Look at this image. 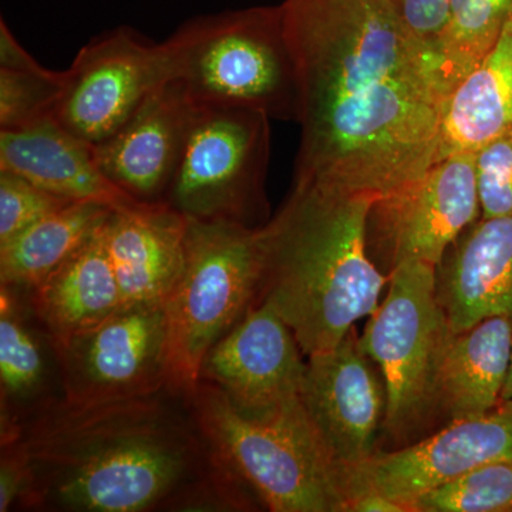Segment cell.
I'll list each match as a JSON object with an SVG mask.
<instances>
[{
	"label": "cell",
	"mask_w": 512,
	"mask_h": 512,
	"mask_svg": "<svg viewBox=\"0 0 512 512\" xmlns=\"http://www.w3.org/2000/svg\"><path fill=\"white\" fill-rule=\"evenodd\" d=\"M501 402H512V355L510 372H508L507 383H505L503 400H501Z\"/></svg>",
	"instance_id": "33"
},
{
	"label": "cell",
	"mask_w": 512,
	"mask_h": 512,
	"mask_svg": "<svg viewBox=\"0 0 512 512\" xmlns=\"http://www.w3.org/2000/svg\"><path fill=\"white\" fill-rule=\"evenodd\" d=\"M261 276V227L188 220L183 272L164 302L168 393L191 399L205 356L254 305Z\"/></svg>",
	"instance_id": "6"
},
{
	"label": "cell",
	"mask_w": 512,
	"mask_h": 512,
	"mask_svg": "<svg viewBox=\"0 0 512 512\" xmlns=\"http://www.w3.org/2000/svg\"><path fill=\"white\" fill-rule=\"evenodd\" d=\"M451 332L437 293V268L402 262L390 269L379 308L360 343L386 387L383 429L402 443L436 414V384Z\"/></svg>",
	"instance_id": "7"
},
{
	"label": "cell",
	"mask_w": 512,
	"mask_h": 512,
	"mask_svg": "<svg viewBox=\"0 0 512 512\" xmlns=\"http://www.w3.org/2000/svg\"><path fill=\"white\" fill-rule=\"evenodd\" d=\"M187 403L215 460L275 512H346V485L305 406L268 416L239 412L218 387L200 382Z\"/></svg>",
	"instance_id": "4"
},
{
	"label": "cell",
	"mask_w": 512,
	"mask_h": 512,
	"mask_svg": "<svg viewBox=\"0 0 512 512\" xmlns=\"http://www.w3.org/2000/svg\"><path fill=\"white\" fill-rule=\"evenodd\" d=\"M346 512H407L406 508L372 488L350 491Z\"/></svg>",
	"instance_id": "32"
},
{
	"label": "cell",
	"mask_w": 512,
	"mask_h": 512,
	"mask_svg": "<svg viewBox=\"0 0 512 512\" xmlns=\"http://www.w3.org/2000/svg\"><path fill=\"white\" fill-rule=\"evenodd\" d=\"M481 218L512 217V133L476 154Z\"/></svg>",
	"instance_id": "28"
},
{
	"label": "cell",
	"mask_w": 512,
	"mask_h": 512,
	"mask_svg": "<svg viewBox=\"0 0 512 512\" xmlns=\"http://www.w3.org/2000/svg\"><path fill=\"white\" fill-rule=\"evenodd\" d=\"M412 512H512V458L493 461L427 491Z\"/></svg>",
	"instance_id": "25"
},
{
	"label": "cell",
	"mask_w": 512,
	"mask_h": 512,
	"mask_svg": "<svg viewBox=\"0 0 512 512\" xmlns=\"http://www.w3.org/2000/svg\"><path fill=\"white\" fill-rule=\"evenodd\" d=\"M104 222L52 274L29 289L30 306L49 342L93 328L124 306L107 252Z\"/></svg>",
	"instance_id": "19"
},
{
	"label": "cell",
	"mask_w": 512,
	"mask_h": 512,
	"mask_svg": "<svg viewBox=\"0 0 512 512\" xmlns=\"http://www.w3.org/2000/svg\"><path fill=\"white\" fill-rule=\"evenodd\" d=\"M64 72L0 69V130H16L53 116Z\"/></svg>",
	"instance_id": "26"
},
{
	"label": "cell",
	"mask_w": 512,
	"mask_h": 512,
	"mask_svg": "<svg viewBox=\"0 0 512 512\" xmlns=\"http://www.w3.org/2000/svg\"><path fill=\"white\" fill-rule=\"evenodd\" d=\"M512 458V402L474 419L451 421L427 439L376 451L343 471L350 491L372 488L410 510L420 495L493 461Z\"/></svg>",
	"instance_id": "12"
},
{
	"label": "cell",
	"mask_w": 512,
	"mask_h": 512,
	"mask_svg": "<svg viewBox=\"0 0 512 512\" xmlns=\"http://www.w3.org/2000/svg\"><path fill=\"white\" fill-rule=\"evenodd\" d=\"M269 117L237 107L197 104L165 205L187 220L259 227L264 217Z\"/></svg>",
	"instance_id": "8"
},
{
	"label": "cell",
	"mask_w": 512,
	"mask_h": 512,
	"mask_svg": "<svg viewBox=\"0 0 512 512\" xmlns=\"http://www.w3.org/2000/svg\"><path fill=\"white\" fill-rule=\"evenodd\" d=\"M167 80L161 43L119 26L90 40L64 70L53 117L74 136L99 146Z\"/></svg>",
	"instance_id": "10"
},
{
	"label": "cell",
	"mask_w": 512,
	"mask_h": 512,
	"mask_svg": "<svg viewBox=\"0 0 512 512\" xmlns=\"http://www.w3.org/2000/svg\"><path fill=\"white\" fill-rule=\"evenodd\" d=\"M375 202L313 178H293L281 210L261 227L255 303L285 320L305 357L335 348L382 302L389 276L369 251Z\"/></svg>",
	"instance_id": "3"
},
{
	"label": "cell",
	"mask_w": 512,
	"mask_h": 512,
	"mask_svg": "<svg viewBox=\"0 0 512 512\" xmlns=\"http://www.w3.org/2000/svg\"><path fill=\"white\" fill-rule=\"evenodd\" d=\"M512 133V16L497 45L448 97L436 161Z\"/></svg>",
	"instance_id": "21"
},
{
	"label": "cell",
	"mask_w": 512,
	"mask_h": 512,
	"mask_svg": "<svg viewBox=\"0 0 512 512\" xmlns=\"http://www.w3.org/2000/svg\"><path fill=\"white\" fill-rule=\"evenodd\" d=\"M42 346L29 328L13 289L0 292V389L2 423L12 419L18 404H29L42 393L46 382Z\"/></svg>",
	"instance_id": "24"
},
{
	"label": "cell",
	"mask_w": 512,
	"mask_h": 512,
	"mask_svg": "<svg viewBox=\"0 0 512 512\" xmlns=\"http://www.w3.org/2000/svg\"><path fill=\"white\" fill-rule=\"evenodd\" d=\"M302 403L333 463L345 471L376 453L386 387L353 328L335 348L306 357Z\"/></svg>",
	"instance_id": "13"
},
{
	"label": "cell",
	"mask_w": 512,
	"mask_h": 512,
	"mask_svg": "<svg viewBox=\"0 0 512 512\" xmlns=\"http://www.w3.org/2000/svg\"><path fill=\"white\" fill-rule=\"evenodd\" d=\"M30 474L22 448L16 440L2 441L0 457V512L22 504L29 490Z\"/></svg>",
	"instance_id": "30"
},
{
	"label": "cell",
	"mask_w": 512,
	"mask_h": 512,
	"mask_svg": "<svg viewBox=\"0 0 512 512\" xmlns=\"http://www.w3.org/2000/svg\"><path fill=\"white\" fill-rule=\"evenodd\" d=\"M195 109L183 84L161 83L114 136L93 147L101 171L141 204H165Z\"/></svg>",
	"instance_id": "15"
},
{
	"label": "cell",
	"mask_w": 512,
	"mask_h": 512,
	"mask_svg": "<svg viewBox=\"0 0 512 512\" xmlns=\"http://www.w3.org/2000/svg\"><path fill=\"white\" fill-rule=\"evenodd\" d=\"M113 212L97 202H73L0 245V284L32 289L74 254Z\"/></svg>",
	"instance_id": "22"
},
{
	"label": "cell",
	"mask_w": 512,
	"mask_h": 512,
	"mask_svg": "<svg viewBox=\"0 0 512 512\" xmlns=\"http://www.w3.org/2000/svg\"><path fill=\"white\" fill-rule=\"evenodd\" d=\"M481 218L476 156L436 161L419 180L375 202L369 231L389 259L439 266L451 245Z\"/></svg>",
	"instance_id": "11"
},
{
	"label": "cell",
	"mask_w": 512,
	"mask_h": 512,
	"mask_svg": "<svg viewBox=\"0 0 512 512\" xmlns=\"http://www.w3.org/2000/svg\"><path fill=\"white\" fill-rule=\"evenodd\" d=\"M69 204L73 202L0 170V245Z\"/></svg>",
	"instance_id": "27"
},
{
	"label": "cell",
	"mask_w": 512,
	"mask_h": 512,
	"mask_svg": "<svg viewBox=\"0 0 512 512\" xmlns=\"http://www.w3.org/2000/svg\"><path fill=\"white\" fill-rule=\"evenodd\" d=\"M187 227L165 204L111 212L104 238L124 305L165 302L183 272Z\"/></svg>",
	"instance_id": "18"
},
{
	"label": "cell",
	"mask_w": 512,
	"mask_h": 512,
	"mask_svg": "<svg viewBox=\"0 0 512 512\" xmlns=\"http://www.w3.org/2000/svg\"><path fill=\"white\" fill-rule=\"evenodd\" d=\"M168 80L195 104L298 121L295 59L281 5L195 16L161 42Z\"/></svg>",
	"instance_id": "5"
},
{
	"label": "cell",
	"mask_w": 512,
	"mask_h": 512,
	"mask_svg": "<svg viewBox=\"0 0 512 512\" xmlns=\"http://www.w3.org/2000/svg\"><path fill=\"white\" fill-rule=\"evenodd\" d=\"M303 356L285 320L254 303L207 353L200 382L218 387L239 412L268 416L301 402Z\"/></svg>",
	"instance_id": "14"
},
{
	"label": "cell",
	"mask_w": 512,
	"mask_h": 512,
	"mask_svg": "<svg viewBox=\"0 0 512 512\" xmlns=\"http://www.w3.org/2000/svg\"><path fill=\"white\" fill-rule=\"evenodd\" d=\"M301 127L295 178L376 202L436 163L448 93L393 0H282Z\"/></svg>",
	"instance_id": "1"
},
{
	"label": "cell",
	"mask_w": 512,
	"mask_h": 512,
	"mask_svg": "<svg viewBox=\"0 0 512 512\" xmlns=\"http://www.w3.org/2000/svg\"><path fill=\"white\" fill-rule=\"evenodd\" d=\"M0 170L72 202H97L113 211L153 207L111 183L97 164L93 146L53 116L16 130H0Z\"/></svg>",
	"instance_id": "16"
},
{
	"label": "cell",
	"mask_w": 512,
	"mask_h": 512,
	"mask_svg": "<svg viewBox=\"0 0 512 512\" xmlns=\"http://www.w3.org/2000/svg\"><path fill=\"white\" fill-rule=\"evenodd\" d=\"M43 67L20 45L5 19H0V69L36 70Z\"/></svg>",
	"instance_id": "31"
},
{
	"label": "cell",
	"mask_w": 512,
	"mask_h": 512,
	"mask_svg": "<svg viewBox=\"0 0 512 512\" xmlns=\"http://www.w3.org/2000/svg\"><path fill=\"white\" fill-rule=\"evenodd\" d=\"M393 2L410 36L434 55V46L446 25L450 0H393Z\"/></svg>",
	"instance_id": "29"
},
{
	"label": "cell",
	"mask_w": 512,
	"mask_h": 512,
	"mask_svg": "<svg viewBox=\"0 0 512 512\" xmlns=\"http://www.w3.org/2000/svg\"><path fill=\"white\" fill-rule=\"evenodd\" d=\"M437 293L451 332L512 316V217L480 218L437 266Z\"/></svg>",
	"instance_id": "17"
},
{
	"label": "cell",
	"mask_w": 512,
	"mask_h": 512,
	"mask_svg": "<svg viewBox=\"0 0 512 512\" xmlns=\"http://www.w3.org/2000/svg\"><path fill=\"white\" fill-rule=\"evenodd\" d=\"M512 355V316H490L453 333L441 359L436 413L451 421L493 412L503 400Z\"/></svg>",
	"instance_id": "20"
},
{
	"label": "cell",
	"mask_w": 512,
	"mask_h": 512,
	"mask_svg": "<svg viewBox=\"0 0 512 512\" xmlns=\"http://www.w3.org/2000/svg\"><path fill=\"white\" fill-rule=\"evenodd\" d=\"M50 346L70 402H113L167 390L164 303L124 305L99 325Z\"/></svg>",
	"instance_id": "9"
},
{
	"label": "cell",
	"mask_w": 512,
	"mask_h": 512,
	"mask_svg": "<svg viewBox=\"0 0 512 512\" xmlns=\"http://www.w3.org/2000/svg\"><path fill=\"white\" fill-rule=\"evenodd\" d=\"M512 16V0H450L434 55L448 93L493 50Z\"/></svg>",
	"instance_id": "23"
},
{
	"label": "cell",
	"mask_w": 512,
	"mask_h": 512,
	"mask_svg": "<svg viewBox=\"0 0 512 512\" xmlns=\"http://www.w3.org/2000/svg\"><path fill=\"white\" fill-rule=\"evenodd\" d=\"M165 392V390H164ZM76 403L45 400L3 440L28 463L23 507L42 511L146 512L238 505L194 417L161 396Z\"/></svg>",
	"instance_id": "2"
}]
</instances>
